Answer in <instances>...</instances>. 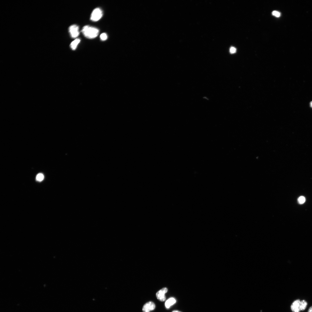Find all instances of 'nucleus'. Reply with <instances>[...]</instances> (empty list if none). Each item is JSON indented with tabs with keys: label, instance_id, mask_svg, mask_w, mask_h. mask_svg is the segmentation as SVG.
Returning <instances> with one entry per match:
<instances>
[{
	"label": "nucleus",
	"instance_id": "nucleus-1",
	"mask_svg": "<svg viewBox=\"0 0 312 312\" xmlns=\"http://www.w3.org/2000/svg\"><path fill=\"white\" fill-rule=\"evenodd\" d=\"M81 31L86 38L93 39L98 35L99 31L97 28L95 27L87 25L83 27Z\"/></svg>",
	"mask_w": 312,
	"mask_h": 312
},
{
	"label": "nucleus",
	"instance_id": "nucleus-2",
	"mask_svg": "<svg viewBox=\"0 0 312 312\" xmlns=\"http://www.w3.org/2000/svg\"><path fill=\"white\" fill-rule=\"evenodd\" d=\"M103 14L102 10L99 8L94 9L92 12L90 17V20L92 21H96L102 17Z\"/></svg>",
	"mask_w": 312,
	"mask_h": 312
},
{
	"label": "nucleus",
	"instance_id": "nucleus-3",
	"mask_svg": "<svg viewBox=\"0 0 312 312\" xmlns=\"http://www.w3.org/2000/svg\"><path fill=\"white\" fill-rule=\"evenodd\" d=\"M79 27L76 25H73L70 26L69 28V31L72 38H75L79 35Z\"/></svg>",
	"mask_w": 312,
	"mask_h": 312
},
{
	"label": "nucleus",
	"instance_id": "nucleus-4",
	"mask_svg": "<svg viewBox=\"0 0 312 312\" xmlns=\"http://www.w3.org/2000/svg\"><path fill=\"white\" fill-rule=\"evenodd\" d=\"M300 301V299H297L292 302L290 308L293 312H300L301 311Z\"/></svg>",
	"mask_w": 312,
	"mask_h": 312
},
{
	"label": "nucleus",
	"instance_id": "nucleus-5",
	"mask_svg": "<svg viewBox=\"0 0 312 312\" xmlns=\"http://www.w3.org/2000/svg\"><path fill=\"white\" fill-rule=\"evenodd\" d=\"M166 288H163L157 292L156 296L157 299L161 301H164L166 300L165 294L167 292Z\"/></svg>",
	"mask_w": 312,
	"mask_h": 312
},
{
	"label": "nucleus",
	"instance_id": "nucleus-6",
	"mask_svg": "<svg viewBox=\"0 0 312 312\" xmlns=\"http://www.w3.org/2000/svg\"><path fill=\"white\" fill-rule=\"evenodd\" d=\"M155 307L154 303L151 301H149L145 304L142 308L143 312H149L153 310Z\"/></svg>",
	"mask_w": 312,
	"mask_h": 312
},
{
	"label": "nucleus",
	"instance_id": "nucleus-7",
	"mask_svg": "<svg viewBox=\"0 0 312 312\" xmlns=\"http://www.w3.org/2000/svg\"><path fill=\"white\" fill-rule=\"evenodd\" d=\"M176 299L174 298L171 297L168 299L165 302V306L167 309H169L176 302Z\"/></svg>",
	"mask_w": 312,
	"mask_h": 312
},
{
	"label": "nucleus",
	"instance_id": "nucleus-8",
	"mask_svg": "<svg viewBox=\"0 0 312 312\" xmlns=\"http://www.w3.org/2000/svg\"><path fill=\"white\" fill-rule=\"evenodd\" d=\"M80 39L79 38H77L72 41L70 44V47L73 50H75L78 44L80 42Z\"/></svg>",
	"mask_w": 312,
	"mask_h": 312
},
{
	"label": "nucleus",
	"instance_id": "nucleus-9",
	"mask_svg": "<svg viewBox=\"0 0 312 312\" xmlns=\"http://www.w3.org/2000/svg\"><path fill=\"white\" fill-rule=\"evenodd\" d=\"M308 303L307 302L304 300L300 301V309L301 311H303L307 308Z\"/></svg>",
	"mask_w": 312,
	"mask_h": 312
},
{
	"label": "nucleus",
	"instance_id": "nucleus-10",
	"mask_svg": "<svg viewBox=\"0 0 312 312\" xmlns=\"http://www.w3.org/2000/svg\"><path fill=\"white\" fill-rule=\"evenodd\" d=\"M44 178V176L42 173L38 174L36 177V180L39 181H41L43 180Z\"/></svg>",
	"mask_w": 312,
	"mask_h": 312
},
{
	"label": "nucleus",
	"instance_id": "nucleus-11",
	"mask_svg": "<svg viewBox=\"0 0 312 312\" xmlns=\"http://www.w3.org/2000/svg\"><path fill=\"white\" fill-rule=\"evenodd\" d=\"M298 202L300 204H302L304 203L305 201V198L303 196H300L298 198Z\"/></svg>",
	"mask_w": 312,
	"mask_h": 312
},
{
	"label": "nucleus",
	"instance_id": "nucleus-12",
	"mask_svg": "<svg viewBox=\"0 0 312 312\" xmlns=\"http://www.w3.org/2000/svg\"><path fill=\"white\" fill-rule=\"evenodd\" d=\"M100 38L102 40H105L107 38V34L105 33H103L100 35Z\"/></svg>",
	"mask_w": 312,
	"mask_h": 312
},
{
	"label": "nucleus",
	"instance_id": "nucleus-13",
	"mask_svg": "<svg viewBox=\"0 0 312 312\" xmlns=\"http://www.w3.org/2000/svg\"><path fill=\"white\" fill-rule=\"evenodd\" d=\"M272 14L273 15L276 17H279L280 16V13L276 11H273L272 12Z\"/></svg>",
	"mask_w": 312,
	"mask_h": 312
},
{
	"label": "nucleus",
	"instance_id": "nucleus-14",
	"mask_svg": "<svg viewBox=\"0 0 312 312\" xmlns=\"http://www.w3.org/2000/svg\"><path fill=\"white\" fill-rule=\"evenodd\" d=\"M236 49L234 47H231L230 49V52L231 53H234L236 52Z\"/></svg>",
	"mask_w": 312,
	"mask_h": 312
},
{
	"label": "nucleus",
	"instance_id": "nucleus-15",
	"mask_svg": "<svg viewBox=\"0 0 312 312\" xmlns=\"http://www.w3.org/2000/svg\"><path fill=\"white\" fill-rule=\"evenodd\" d=\"M307 312H312V306L309 308Z\"/></svg>",
	"mask_w": 312,
	"mask_h": 312
},
{
	"label": "nucleus",
	"instance_id": "nucleus-16",
	"mask_svg": "<svg viewBox=\"0 0 312 312\" xmlns=\"http://www.w3.org/2000/svg\"><path fill=\"white\" fill-rule=\"evenodd\" d=\"M310 106L312 108V101L310 103Z\"/></svg>",
	"mask_w": 312,
	"mask_h": 312
},
{
	"label": "nucleus",
	"instance_id": "nucleus-17",
	"mask_svg": "<svg viewBox=\"0 0 312 312\" xmlns=\"http://www.w3.org/2000/svg\"><path fill=\"white\" fill-rule=\"evenodd\" d=\"M172 312H181L177 310H174L172 311Z\"/></svg>",
	"mask_w": 312,
	"mask_h": 312
}]
</instances>
